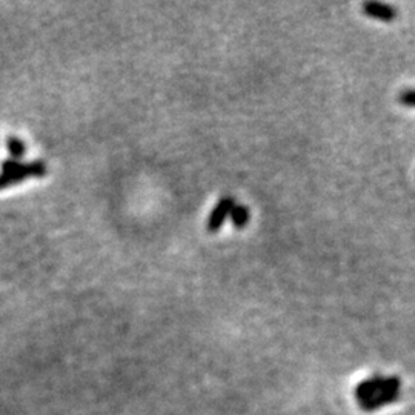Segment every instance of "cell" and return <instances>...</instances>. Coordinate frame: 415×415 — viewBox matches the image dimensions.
Listing matches in <instances>:
<instances>
[{"label": "cell", "instance_id": "6da1fadb", "mask_svg": "<svg viewBox=\"0 0 415 415\" xmlns=\"http://www.w3.org/2000/svg\"><path fill=\"white\" fill-rule=\"evenodd\" d=\"M398 392H400V378L374 376L357 386L355 397L363 411H374L381 404L394 403L398 398Z\"/></svg>", "mask_w": 415, "mask_h": 415}, {"label": "cell", "instance_id": "8992f818", "mask_svg": "<svg viewBox=\"0 0 415 415\" xmlns=\"http://www.w3.org/2000/svg\"><path fill=\"white\" fill-rule=\"evenodd\" d=\"M231 217V222L232 225H234L237 229H242L248 225L249 222V211L248 208L243 206V205H234V208H232V211L229 214Z\"/></svg>", "mask_w": 415, "mask_h": 415}, {"label": "cell", "instance_id": "7a4b0ae2", "mask_svg": "<svg viewBox=\"0 0 415 415\" xmlns=\"http://www.w3.org/2000/svg\"><path fill=\"white\" fill-rule=\"evenodd\" d=\"M0 191L11 188L27 179H42L48 174V166L44 160H32L23 163L20 160L5 159L0 165Z\"/></svg>", "mask_w": 415, "mask_h": 415}, {"label": "cell", "instance_id": "52a82bcc", "mask_svg": "<svg viewBox=\"0 0 415 415\" xmlns=\"http://www.w3.org/2000/svg\"><path fill=\"white\" fill-rule=\"evenodd\" d=\"M400 103L404 106H412L414 105V91L412 89H404L400 94Z\"/></svg>", "mask_w": 415, "mask_h": 415}, {"label": "cell", "instance_id": "5b68a950", "mask_svg": "<svg viewBox=\"0 0 415 415\" xmlns=\"http://www.w3.org/2000/svg\"><path fill=\"white\" fill-rule=\"evenodd\" d=\"M6 149L13 160H20L23 159L25 154H27V145H25L22 139L15 136H10L6 139Z\"/></svg>", "mask_w": 415, "mask_h": 415}, {"label": "cell", "instance_id": "277c9868", "mask_svg": "<svg viewBox=\"0 0 415 415\" xmlns=\"http://www.w3.org/2000/svg\"><path fill=\"white\" fill-rule=\"evenodd\" d=\"M363 13L372 19L381 22H392L397 18V10L391 5L380 2H366L363 4Z\"/></svg>", "mask_w": 415, "mask_h": 415}, {"label": "cell", "instance_id": "3957f363", "mask_svg": "<svg viewBox=\"0 0 415 415\" xmlns=\"http://www.w3.org/2000/svg\"><path fill=\"white\" fill-rule=\"evenodd\" d=\"M234 205H236L234 198L226 196V197H223L222 200L214 206V210L210 214V217H208V222H206L208 232L214 234V232H217L219 229H222L223 223H225L226 219L229 217V214L232 211V208H234Z\"/></svg>", "mask_w": 415, "mask_h": 415}]
</instances>
